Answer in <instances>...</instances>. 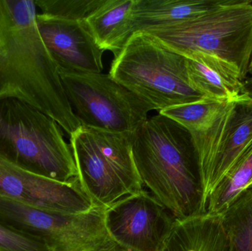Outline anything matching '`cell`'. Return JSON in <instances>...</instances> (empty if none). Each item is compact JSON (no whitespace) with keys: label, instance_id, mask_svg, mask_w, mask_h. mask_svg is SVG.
<instances>
[{"label":"cell","instance_id":"cell-1","mask_svg":"<svg viewBox=\"0 0 252 251\" xmlns=\"http://www.w3.org/2000/svg\"><path fill=\"white\" fill-rule=\"evenodd\" d=\"M37 13L34 1L0 0V100L25 102L70 136L81 123L40 33Z\"/></svg>","mask_w":252,"mask_h":251},{"label":"cell","instance_id":"cell-2","mask_svg":"<svg viewBox=\"0 0 252 251\" xmlns=\"http://www.w3.org/2000/svg\"><path fill=\"white\" fill-rule=\"evenodd\" d=\"M144 187L177 220L204 214L203 192L189 132L164 115L148 116L131 134Z\"/></svg>","mask_w":252,"mask_h":251},{"label":"cell","instance_id":"cell-3","mask_svg":"<svg viewBox=\"0 0 252 251\" xmlns=\"http://www.w3.org/2000/svg\"><path fill=\"white\" fill-rule=\"evenodd\" d=\"M141 32L185 57H207L235 81L247 79L252 50L251 0H226L220 7L189 20Z\"/></svg>","mask_w":252,"mask_h":251},{"label":"cell","instance_id":"cell-4","mask_svg":"<svg viewBox=\"0 0 252 251\" xmlns=\"http://www.w3.org/2000/svg\"><path fill=\"white\" fill-rule=\"evenodd\" d=\"M0 157L59 182L78 178L70 145L60 125L16 99L0 100Z\"/></svg>","mask_w":252,"mask_h":251},{"label":"cell","instance_id":"cell-5","mask_svg":"<svg viewBox=\"0 0 252 251\" xmlns=\"http://www.w3.org/2000/svg\"><path fill=\"white\" fill-rule=\"evenodd\" d=\"M195 149L203 192V209L213 190L252 142V99L242 94L212 101L182 122Z\"/></svg>","mask_w":252,"mask_h":251},{"label":"cell","instance_id":"cell-6","mask_svg":"<svg viewBox=\"0 0 252 251\" xmlns=\"http://www.w3.org/2000/svg\"><path fill=\"white\" fill-rule=\"evenodd\" d=\"M109 74L158 112L205 98L189 82L186 57L145 32L129 38Z\"/></svg>","mask_w":252,"mask_h":251},{"label":"cell","instance_id":"cell-7","mask_svg":"<svg viewBox=\"0 0 252 251\" xmlns=\"http://www.w3.org/2000/svg\"><path fill=\"white\" fill-rule=\"evenodd\" d=\"M132 133L81 125L69 136V145L86 194L103 209L144 190L133 160Z\"/></svg>","mask_w":252,"mask_h":251},{"label":"cell","instance_id":"cell-8","mask_svg":"<svg viewBox=\"0 0 252 251\" xmlns=\"http://www.w3.org/2000/svg\"><path fill=\"white\" fill-rule=\"evenodd\" d=\"M104 210L96 206L87 213H58L0 196V224L41 242L50 251H104L114 247Z\"/></svg>","mask_w":252,"mask_h":251},{"label":"cell","instance_id":"cell-9","mask_svg":"<svg viewBox=\"0 0 252 251\" xmlns=\"http://www.w3.org/2000/svg\"><path fill=\"white\" fill-rule=\"evenodd\" d=\"M59 69L66 97L83 126L133 133L154 111L109 74Z\"/></svg>","mask_w":252,"mask_h":251},{"label":"cell","instance_id":"cell-10","mask_svg":"<svg viewBox=\"0 0 252 251\" xmlns=\"http://www.w3.org/2000/svg\"><path fill=\"white\" fill-rule=\"evenodd\" d=\"M176 220L145 189L104 210L105 225L111 238L129 251H161Z\"/></svg>","mask_w":252,"mask_h":251},{"label":"cell","instance_id":"cell-11","mask_svg":"<svg viewBox=\"0 0 252 251\" xmlns=\"http://www.w3.org/2000/svg\"><path fill=\"white\" fill-rule=\"evenodd\" d=\"M0 196L58 213L78 215L96 207L78 178L63 183L41 176L0 157Z\"/></svg>","mask_w":252,"mask_h":251},{"label":"cell","instance_id":"cell-12","mask_svg":"<svg viewBox=\"0 0 252 251\" xmlns=\"http://www.w3.org/2000/svg\"><path fill=\"white\" fill-rule=\"evenodd\" d=\"M41 37L59 69L68 72L102 73V50L92 35L86 21L44 17L37 13Z\"/></svg>","mask_w":252,"mask_h":251},{"label":"cell","instance_id":"cell-13","mask_svg":"<svg viewBox=\"0 0 252 251\" xmlns=\"http://www.w3.org/2000/svg\"><path fill=\"white\" fill-rule=\"evenodd\" d=\"M161 251H230L221 215L204 213L176 220Z\"/></svg>","mask_w":252,"mask_h":251},{"label":"cell","instance_id":"cell-14","mask_svg":"<svg viewBox=\"0 0 252 251\" xmlns=\"http://www.w3.org/2000/svg\"><path fill=\"white\" fill-rule=\"evenodd\" d=\"M226 0H134L130 13L133 33L174 25L220 7Z\"/></svg>","mask_w":252,"mask_h":251},{"label":"cell","instance_id":"cell-15","mask_svg":"<svg viewBox=\"0 0 252 251\" xmlns=\"http://www.w3.org/2000/svg\"><path fill=\"white\" fill-rule=\"evenodd\" d=\"M134 0H103L87 18V26L99 47L116 57L133 35L130 13Z\"/></svg>","mask_w":252,"mask_h":251},{"label":"cell","instance_id":"cell-16","mask_svg":"<svg viewBox=\"0 0 252 251\" xmlns=\"http://www.w3.org/2000/svg\"><path fill=\"white\" fill-rule=\"evenodd\" d=\"M185 57L189 82L205 98L226 101L242 94L243 83L228 78L202 56Z\"/></svg>","mask_w":252,"mask_h":251},{"label":"cell","instance_id":"cell-17","mask_svg":"<svg viewBox=\"0 0 252 251\" xmlns=\"http://www.w3.org/2000/svg\"><path fill=\"white\" fill-rule=\"evenodd\" d=\"M252 181V142L207 199L206 213L224 212Z\"/></svg>","mask_w":252,"mask_h":251},{"label":"cell","instance_id":"cell-18","mask_svg":"<svg viewBox=\"0 0 252 251\" xmlns=\"http://www.w3.org/2000/svg\"><path fill=\"white\" fill-rule=\"evenodd\" d=\"M220 215L230 251H252V185Z\"/></svg>","mask_w":252,"mask_h":251},{"label":"cell","instance_id":"cell-19","mask_svg":"<svg viewBox=\"0 0 252 251\" xmlns=\"http://www.w3.org/2000/svg\"><path fill=\"white\" fill-rule=\"evenodd\" d=\"M38 14L65 20L86 21L103 0H35Z\"/></svg>","mask_w":252,"mask_h":251},{"label":"cell","instance_id":"cell-20","mask_svg":"<svg viewBox=\"0 0 252 251\" xmlns=\"http://www.w3.org/2000/svg\"><path fill=\"white\" fill-rule=\"evenodd\" d=\"M0 251H50L41 242L0 224Z\"/></svg>","mask_w":252,"mask_h":251},{"label":"cell","instance_id":"cell-21","mask_svg":"<svg viewBox=\"0 0 252 251\" xmlns=\"http://www.w3.org/2000/svg\"><path fill=\"white\" fill-rule=\"evenodd\" d=\"M242 94L252 99V77L247 78L243 83Z\"/></svg>","mask_w":252,"mask_h":251},{"label":"cell","instance_id":"cell-22","mask_svg":"<svg viewBox=\"0 0 252 251\" xmlns=\"http://www.w3.org/2000/svg\"><path fill=\"white\" fill-rule=\"evenodd\" d=\"M252 77V50L251 57H250V63H249L248 72H247V78Z\"/></svg>","mask_w":252,"mask_h":251},{"label":"cell","instance_id":"cell-23","mask_svg":"<svg viewBox=\"0 0 252 251\" xmlns=\"http://www.w3.org/2000/svg\"><path fill=\"white\" fill-rule=\"evenodd\" d=\"M104 251H129L127 250H126V249H123V248L120 247L119 246H118V245H116V246H114V247H112V249H108V250Z\"/></svg>","mask_w":252,"mask_h":251},{"label":"cell","instance_id":"cell-24","mask_svg":"<svg viewBox=\"0 0 252 251\" xmlns=\"http://www.w3.org/2000/svg\"><path fill=\"white\" fill-rule=\"evenodd\" d=\"M251 185H252V182L250 183V185L248 186V187H250V186H251Z\"/></svg>","mask_w":252,"mask_h":251}]
</instances>
